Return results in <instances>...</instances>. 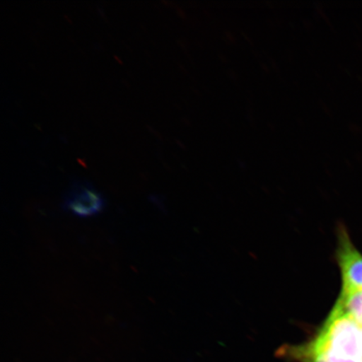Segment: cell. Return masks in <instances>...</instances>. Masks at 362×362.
Listing matches in <instances>:
<instances>
[{
	"label": "cell",
	"mask_w": 362,
	"mask_h": 362,
	"mask_svg": "<svg viewBox=\"0 0 362 362\" xmlns=\"http://www.w3.org/2000/svg\"><path fill=\"white\" fill-rule=\"evenodd\" d=\"M283 351L302 362H362V327L336 304L311 341Z\"/></svg>",
	"instance_id": "obj_1"
},
{
	"label": "cell",
	"mask_w": 362,
	"mask_h": 362,
	"mask_svg": "<svg viewBox=\"0 0 362 362\" xmlns=\"http://www.w3.org/2000/svg\"><path fill=\"white\" fill-rule=\"evenodd\" d=\"M106 206L105 199L93 185L76 181L68 189L62 208L68 214L79 217H90L98 214Z\"/></svg>",
	"instance_id": "obj_2"
},
{
	"label": "cell",
	"mask_w": 362,
	"mask_h": 362,
	"mask_svg": "<svg viewBox=\"0 0 362 362\" xmlns=\"http://www.w3.org/2000/svg\"><path fill=\"white\" fill-rule=\"evenodd\" d=\"M337 260L341 270L342 291H362V255L344 228L339 232Z\"/></svg>",
	"instance_id": "obj_3"
},
{
	"label": "cell",
	"mask_w": 362,
	"mask_h": 362,
	"mask_svg": "<svg viewBox=\"0 0 362 362\" xmlns=\"http://www.w3.org/2000/svg\"></svg>",
	"instance_id": "obj_4"
}]
</instances>
